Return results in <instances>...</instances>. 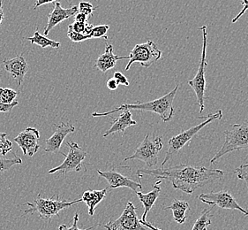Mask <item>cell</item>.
<instances>
[{
    "mask_svg": "<svg viewBox=\"0 0 248 230\" xmlns=\"http://www.w3.org/2000/svg\"><path fill=\"white\" fill-rule=\"evenodd\" d=\"M141 174L153 176L158 180H168L175 190H181L191 195L195 190L209 184L214 181L221 179L224 172L220 169H211L205 166L179 165L171 167L155 169H139L137 175Z\"/></svg>",
    "mask_w": 248,
    "mask_h": 230,
    "instance_id": "1",
    "label": "cell"
},
{
    "mask_svg": "<svg viewBox=\"0 0 248 230\" xmlns=\"http://www.w3.org/2000/svg\"><path fill=\"white\" fill-rule=\"evenodd\" d=\"M179 90V85L175 86L173 90L170 91L166 95L159 98L157 99L145 102V103H136V104H124L120 105L119 107L115 108L114 110L109 111L106 113H93V117H105L108 115H112L117 112L123 110H140L151 112L160 116V118L164 120V122H168L172 119L175 109H174L173 101L177 91Z\"/></svg>",
    "mask_w": 248,
    "mask_h": 230,
    "instance_id": "2",
    "label": "cell"
},
{
    "mask_svg": "<svg viewBox=\"0 0 248 230\" xmlns=\"http://www.w3.org/2000/svg\"><path fill=\"white\" fill-rule=\"evenodd\" d=\"M225 141L220 150L214 156L209 163L214 164L223 156L236 150L248 149V120L241 124H233L224 131Z\"/></svg>",
    "mask_w": 248,
    "mask_h": 230,
    "instance_id": "3",
    "label": "cell"
},
{
    "mask_svg": "<svg viewBox=\"0 0 248 230\" xmlns=\"http://www.w3.org/2000/svg\"><path fill=\"white\" fill-rule=\"evenodd\" d=\"M79 202H81V199L72 201V202L60 200L59 195L47 199V198L41 197L39 194L33 202L26 203L25 205L30 206V208L24 211V214L26 215L29 214H38V215L42 220L50 222L54 216L59 215L60 211L64 210L67 207H71Z\"/></svg>",
    "mask_w": 248,
    "mask_h": 230,
    "instance_id": "4",
    "label": "cell"
},
{
    "mask_svg": "<svg viewBox=\"0 0 248 230\" xmlns=\"http://www.w3.org/2000/svg\"><path fill=\"white\" fill-rule=\"evenodd\" d=\"M205 118H206V120H204L203 122L200 123L198 125L194 126V127L190 128L189 130L182 131L181 133H179V135H175L170 139L168 142L169 148L166 151V155L164 157V160L162 162V167H164L166 163H168L169 160H171L174 155H176L179 150L184 148L185 145H187L189 142L198 134L200 130L203 129L205 126L208 125L213 120H221L223 118V112L222 110H218L215 114H209L207 117H204V116L198 117V119L200 120L205 119Z\"/></svg>",
    "mask_w": 248,
    "mask_h": 230,
    "instance_id": "5",
    "label": "cell"
},
{
    "mask_svg": "<svg viewBox=\"0 0 248 230\" xmlns=\"http://www.w3.org/2000/svg\"><path fill=\"white\" fill-rule=\"evenodd\" d=\"M199 30L202 32V57L201 62L199 66L197 74L194 76V79L188 81L187 83L191 88L194 90V93L197 99V104L200 106V113H202L205 109V90H206V67H207V47H208V32H207V26H202Z\"/></svg>",
    "mask_w": 248,
    "mask_h": 230,
    "instance_id": "6",
    "label": "cell"
},
{
    "mask_svg": "<svg viewBox=\"0 0 248 230\" xmlns=\"http://www.w3.org/2000/svg\"><path fill=\"white\" fill-rule=\"evenodd\" d=\"M164 141L161 136L151 138L150 135L145 136L143 141L140 144L134 154L124 159V161L131 160H139L143 161L148 167L157 165L159 152L163 149Z\"/></svg>",
    "mask_w": 248,
    "mask_h": 230,
    "instance_id": "7",
    "label": "cell"
},
{
    "mask_svg": "<svg viewBox=\"0 0 248 230\" xmlns=\"http://www.w3.org/2000/svg\"><path fill=\"white\" fill-rule=\"evenodd\" d=\"M162 57V51L159 50L153 41H147L143 44L136 45L131 50L129 61L126 65L125 71H128L135 62H138L143 67H149L155 61L160 60Z\"/></svg>",
    "mask_w": 248,
    "mask_h": 230,
    "instance_id": "8",
    "label": "cell"
},
{
    "mask_svg": "<svg viewBox=\"0 0 248 230\" xmlns=\"http://www.w3.org/2000/svg\"><path fill=\"white\" fill-rule=\"evenodd\" d=\"M66 145L69 147L68 154L65 155L63 152L61 153L65 157L64 162L59 166H56L48 171V174H55L57 172H60L61 174L65 175L69 172H79L82 169V162L84 161L87 156V152L75 142L66 143Z\"/></svg>",
    "mask_w": 248,
    "mask_h": 230,
    "instance_id": "9",
    "label": "cell"
},
{
    "mask_svg": "<svg viewBox=\"0 0 248 230\" xmlns=\"http://www.w3.org/2000/svg\"><path fill=\"white\" fill-rule=\"evenodd\" d=\"M107 230H150L145 228L140 221L136 207L132 202H127L122 214L115 221L109 220L104 225Z\"/></svg>",
    "mask_w": 248,
    "mask_h": 230,
    "instance_id": "10",
    "label": "cell"
},
{
    "mask_svg": "<svg viewBox=\"0 0 248 230\" xmlns=\"http://www.w3.org/2000/svg\"><path fill=\"white\" fill-rule=\"evenodd\" d=\"M198 198L205 204L218 206L223 209L239 211L244 215L248 216V210L244 209L243 207L238 205L233 196L226 190H221L218 192H210L206 194L202 193L199 196Z\"/></svg>",
    "mask_w": 248,
    "mask_h": 230,
    "instance_id": "11",
    "label": "cell"
},
{
    "mask_svg": "<svg viewBox=\"0 0 248 230\" xmlns=\"http://www.w3.org/2000/svg\"><path fill=\"white\" fill-rule=\"evenodd\" d=\"M40 133L35 128H27L15 138V142L19 145L24 155L33 157L38 151Z\"/></svg>",
    "mask_w": 248,
    "mask_h": 230,
    "instance_id": "12",
    "label": "cell"
},
{
    "mask_svg": "<svg viewBox=\"0 0 248 230\" xmlns=\"http://www.w3.org/2000/svg\"><path fill=\"white\" fill-rule=\"evenodd\" d=\"M98 175L105 178L108 182V189H118V188H128L134 192H137L138 190H142V185L135 181L128 178L127 176L116 172L115 169L109 171L96 170Z\"/></svg>",
    "mask_w": 248,
    "mask_h": 230,
    "instance_id": "13",
    "label": "cell"
},
{
    "mask_svg": "<svg viewBox=\"0 0 248 230\" xmlns=\"http://www.w3.org/2000/svg\"><path fill=\"white\" fill-rule=\"evenodd\" d=\"M77 13H78V6H72L71 8L65 9L61 6V4L59 1H56L53 10L48 15V23L44 31L45 36L49 35L50 30L58 24H60V22L69 19L70 17L75 16Z\"/></svg>",
    "mask_w": 248,
    "mask_h": 230,
    "instance_id": "14",
    "label": "cell"
},
{
    "mask_svg": "<svg viewBox=\"0 0 248 230\" xmlns=\"http://www.w3.org/2000/svg\"><path fill=\"white\" fill-rule=\"evenodd\" d=\"M74 132H75V127L71 123H61L60 125H56L54 134L46 140L45 151L51 153L60 152V147L65 137Z\"/></svg>",
    "mask_w": 248,
    "mask_h": 230,
    "instance_id": "15",
    "label": "cell"
},
{
    "mask_svg": "<svg viewBox=\"0 0 248 230\" xmlns=\"http://www.w3.org/2000/svg\"><path fill=\"white\" fill-rule=\"evenodd\" d=\"M4 68L15 79L17 85L20 86L29 71V65L23 55L17 56L12 60H3Z\"/></svg>",
    "mask_w": 248,
    "mask_h": 230,
    "instance_id": "16",
    "label": "cell"
},
{
    "mask_svg": "<svg viewBox=\"0 0 248 230\" xmlns=\"http://www.w3.org/2000/svg\"><path fill=\"white\" fill-rule=\"evenodd\" d=\"M129 60V56L120 57L115 55L113 53V46L106 44L105 52L98 57L94 64V67L103 73H106L109 69H112L117 64L118 60Z\"/></svg>",
    "mask_w": 248,
    "mask_h": 230,
    "instance_id": "17",
    "label": "cell"
},
{
    "mask_svg": "<svg viewBox=\"0 0 248 230\" xmlns=\"http://www.w3.org/2000/svg\"><path fill=\"white\" fill-rule=\"evenodd\" d=\"M161 182H162V180L157 181L153 185V190L147 194H144L140 191L136 192V195L139 197L140 201L141 202V204L144 206V213L142 214V218H141L142 221H146V218H147L149 211L152 209L155 201L157 200V198H158L160 192H161V187H160Z\"/></svg>",
    "mask_w": 248,
    "mask_h": 230,
    "instance_id": "18",
    "label": "cell"
},
{
    "mask_svg": "<svg viewBox=\"0 0 248 230\" xmlns=\"http://www.w3.org/2000/svg\"><path fill=\"white\" fill-rule=\"evenodd\" d=\"M133 115L130 110H123L119 117L113 121L112 126L109 130H107L104 134V137H107L108 135L114 134V133H120L124 132V130L131 126L137 125V122L133 120Z\"/></svg>",
    "mask_w": 248,
    "mask_h": 230,
    "instance_id": "19",
    "label": "cell"
},
{
    "mask_svg": "<svg viewBox=\"0 0 248 230\" xmlns=\"http://www.w3.org/2000/svg\"><path fill=\"white\" fill-rule=\"evenodd\" d=\"M107 190L108 188L101 190H87L83 193L80 199L88 206L90 216L94 215L95 207L106 197Z\"/></svg>",
    "mask_w": 248,
    "mask_h": 230,
    "instance_id": "20",
    "label": "cell"
},
{
    "mask_svg": "<svg viewBox=\"0 0 248 230\" xmlns=\"http://www.w3.org/2000/svg\"><path fill=\"white\" fill-rule=\"evenodd\" d=\"M164 210L172 211L174 220L179 224H183L186 220V212L190 210V205L186 201L174 199L171 205L164 207Z\"/></svg>",
    "mask_w": 248,
    "mask_h": 230,
    "instance_id": "21",
    "label": "cell"
},
{
    "mask_svg": "<svg viewBox=\"0 0 248 230\" xmlns=\"http://www.w3.org/2000/svg\"><path fill=\"white\" fill-rule=\"evenodd\" d=\"M28 40L30 41V43L32 45H39L40 47L42 48H47V47H52V48H60V42H57V41L51 40L49 39L47 36L45 35H42L39 33L38 30H35V34L32 37H29L27 38Z\"/></svg>",
    "mask_w": 248,
    "mask_h": 230,
    "instance_id": "22",
    "label": "cell"
},
{
    "mask_svg": "<svg viewBox=\"0 0 248 230\" xmlns=\"http://www.w3.org/2000/svg\"><path fill=\"white\" fill-rule=\"evenodd\" d=\"M215 206L212 205V208H208V209H204L201 215L199 217L197 220L195 221L194 227L192 230H207L208 227L211 224V220L209 218V214L211 210L213 209Z\"/></svg>",
    "mask_w": 248,
    "mask_h": 230,
    "instance_id": "23",
    "label": "cell"
},
{
    "mask_svg": "<svg viewBox=\"0 0 248 230\" xmlns=\"http://www.w3.org/2000/svg\"><path fill=\"white\" fill-rule=\"evenodd\" d=\"M94 25L90 24L88 22H77L75 21L74 23L68 25V29L79 34L85 35H90L91 30H93Z\"/></svg>",
    "mask_w": 248,
    "mask_h": 230,
    "instance_id": "24",
    "label": "cell"
},
{
    "mask_svg": "<svg viewBox=\"0 0 248 230\" xmlns=\"http://www.w3.org/2000/svg\"><path fill=\"white\" fill-rule=\"evenodd\" d=\"M18 92L9 88H0V103L12 104L15 101Z\"/></svg>",
    "mask_w": 248,
    "mask_h": 230,
    "instance_id": "25",
    "label": "cell"
},
{
    "mask_svg": "<svg viewBox=\"0 0 248 230\" xmlns=\"http://www.w3.org/2000/svg\"><path fill=\"white\" fill-rule=\"evenodd\" d=\"M14 155H15V158H13V159L0 158V174H3L6 171L9 170L14 165L22 163V160L20 159V157L16 156L15 153H14Z\"/></svg>",
    "mask_w": 248,
    "mask_h": 230,
    "instance_id": "26",
    "label": "cell"
},
{
    "mask_svg": "<svg viewBox=\"0 0 248 230\" xmlns=\"http://www.w3.org/2000/svg\"><path fill=\"white\" fill-rule=\"evenodd\" d=\"M7 134L0 132V155L5 157L13 149V144L6 138Z\"/></svg>",
    "mask_w": 248,
    "mask_h": 230,
    "instance_id": "27",
    "label": "cell"
},
{
    "mask_svg": "<svg viewBox=\"0 0 248 230\" xmlns=\"http://www.w3.org/2000/svg\"><path fill=\"white\" fill-rule=\"evenodd\" d=\"M109 30V25H100L96 26L93 28V30L90 32V38H101L104 37L105 39H108V36L106 35V33Z\"/></svg>",
    "mask_w": 248,
    "mask_h": 230,
    "instance_id": "28",
    "label": "cell"
},
{
    "mask_svg": "<svg viewBox=\"0 0 248 230\" xmlns=\"http://www.w3.org/2000/svg\"><path fill=\"white\" fill-rule=\"evenodd\" d=\"M95 10V7L90 4V2H81L78 6V12L83 15H87L88 17L93 15V12Z\"/></svg>",
    "mask_w": 248,
    "mask_h": 230,
    "instance_id": "29",
    "label": "cell"
},
{
    "mask_svg": "<svg viewBox=\"0 0 248 230\" xmlns=\"http://www.w3.org/2000/svg\"><path fill=\"white\" fill-rule=\"evenodd\" d=\"M67 35H68L70 40L72 41V42H74V43H80V42H83V41L90 39V35H82V34H79V33L75 32V31L69 30V29H68Z\"/></svg>",
    "mask_w": 248,
    "mask_h": 230,
    "instance_id": "30",
    "label": "cell"
},
{
    "mask_svg": "<svg viewBox=\"0 0 248 230\" xmlns=\"http://www.w3.org/2000/svg\"><path fill=\"white\" fill-rule=\"evenodd\" d=\"M78 221H79V214H75V217H74V220H73V224L72 226L70 227V228H67L65 225L60 226V228H59V230H91L94 229V228H96V226H94V227H91V228H89V229H86V230H79V228H78Z\"/></svg>",
    "mask_w": 248,
    "mask_h": 230,
    "instance_id": "31",
    "label": "cell"
},
{
    "mask_svg": "<svg viewBox=\"0 0 248 230\" xmlns=\"http://www.w3.org/2000/svg\"><path fill=\"white\" fill-rule=\"evenodd\" d=\"M234 172L238 176V179L244 181L247 183L248 189V167H243L242 165H240L239 167L236 168Z\"/></svg>",
    "mask_w": 248,
    "mask_h": 230,
    "instance_id": "32",
    "label": "cell"
},
{
    "mask_svg": "<svg viewBox=\"0 0 248 230\" xmlns=\"http://www.w3.org/2000/svg\"><path fill=\"white\" fill-rule=\"evenodd\" d=\"M113 79L119 85L129 86V81L127 80V78L121 72H115Z\"/></svg>",
    "mask_w": 248,
    "mask_h": 230,
    "instance_id": "33",
    "label": "cell"
},
{
    "mask_svg": "<svg viewBox=\"0 0 248 230\" xmlns=\"http://www.w3.org/2000/svg\"><path fill=\"white\" fill-rule=\"evenodd\" d=\"M18 101H14L12 104H2L0 103V113H8L13 110L16 105H18Z\"/></svg>",
    "mask_w": 248,
    "mask_h": 230,
    "instance_id": "34",
    "label": "cell"
},
{
    "mask_svg": "<svg viewBox=\"0 0 248 230\" xmlns=\"http://www.w3.org/2000/svg\"><path fill=\"white\" fill-rule=\"evenodd\" d=\"M241 4L243 5V9H242V11H240L238 15L235 16V18L232 19V23H236V22L240 19V17L248 10V0H241Z\"/></svg>",
    "mask_w": 248,
    "mask_h": 230,
    "instance_id": "35",
    "label": "cell"
},
{
    "mask_svg": "<svg viewBox=\"0 0 248 230\" xmlns=\"http://www.w3.org/2000/svg\"><path fill=\"white\" fill-rule=\"evenodd\" d=\"M88 18L89 17L87 15H83V14L78 12L75 15V21H77V22H88Z\"/></svg>",
    "mask_w": 248,
    "mask_h": 230,
    "instance_id": "36",
    "label": "cell"
},
{
    "mask_svg": "<svg viewBox=\"0 0 248 230\" xmlns=\"http://www.w3.org/2000/svg\"><path fill=\"white\" fill-rule=\"evenodd\" d=\"M106 85L108 87V89L110 90H116L118 89V87H119V84L117 83V82L113 78H110V79L107 81Z\"/></svg>",
    "mask_w": 248,
    "mask_h": 230,
    "instance_id": "37",
    "label": "cell"
},
{
    "mask_svg": "<svg viewBox=\"0 0 248 230\" xmlns=\"http://www.w3.org/2000/svg\"><path fill=\"white\" fill-rule=\"evenodd\" d=\"M54 1H57V0H36L35 3V6H34V9L35 10V9H37L38 7H40L41 5L50 4V3H52Z\"/></svg>",
    "mask_w": 248,
    "mask_h": 230,
    "instance_id": "38",
    "label": "cell"
},
{
    "mask_svg": "<svg viewBox=\"0 0 248 230\" xmlns=\"http://www.w3.org/2000/svg\"><path fill=\"white\" fill-rule=\"evenodd\" d=\"M140 223L142 224V225L145 226V227H147V228H149V230H160L158 228H156V227H155V226L152 225L151 223H149L148 221H142L141 220H140Z\"/></svg>",
    "mask_w": 248,
    "mask_h": 230,
    "instance_id": "39",
    "label": "cell"
},
{
    "mask_svg": "<svg viewBox=\"0 0 248 230\" xmlns=\"http://www.w3.org/2000/svg\"><path fill=\"white\" fill-rule=\"evenodd\" d=\"M5 17V14H4V10H3V0H0V26L2 21L4 20Z\"/></svg>",
    "mask_w": 248,
    "mask_h": 230,
    "instance_id": "40",
    "label": "cell"
},
{
    "mask_svg": "<svg viewBox=\"0 0 248 230\" xmlns=\"http://www.w3.org/2000/svg\"><path fill=\"white\" fill-rule=\"evenodd\" d=\"M243 167H248V164H245V165H242Z\"/></svg>",
    "mask_w": 248,
    "mask_h": 230,
    "instance_id": "41",
    "label": "cell"
}]
</instances>
